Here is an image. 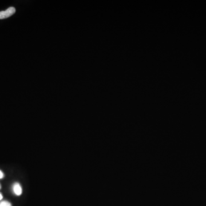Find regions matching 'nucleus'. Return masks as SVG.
Listing matches in <instances>:
<instances>
[{"label":"nucleus","mask_w":206,"mask_h":206,"mask_svg":"<svg viewBox=\"0 0 206 206\" xmlns=\"http://www.w3.org/2000/svg\"><path fill=\"white\" fill-rule=\"evenodd\" d=\"M16 12V9L14 7H10L6 11H0V19H5L8 18L14 14Z\"/></svg>","instance_id":"nucleus-1"},{"label":"nucleus","mask_w":206,"mask_h":206,"mask_svg":"<svg viewBox=\"0 0 206 206\" xmlns=\"http://www.w3.org/2000/svg\"><path fill=\"white\" fill-rule=\"evenodd\" d=\"M13 191L15 195H21L22 192L21 186L19 183H15L13 185Z\"/></svg>","instance_id":"nucleus-2"},{"label":"nucleus","mask_w":206,"mask_h":206,"mask_svg":"<svg viewBox=\"0 0 206 206\" xmlns=\"http://www.w3.org/2000/svg\"><path fill=\"white\" fill-rule=\"evenodd\" d=\"M0 206H11V205L8 201H2L0 203Z\"/></svg>","instance_id":"nucleus-3"},{"label":"nucleus","mask_w":206,"mask_h":206,"mask_svg":"<svg viewBox=\"0 0 206 206\" xmlns=\"http://www.w3.org/2000/svg\"><path fill=\"white\" fill-rule=\"evenodd\" d=\"M4 176V174L0 170V179H2Z\"/></svg>","instance_id":"nucleus-4"},{"label":"nucleus","mask_w":206,"mask_h":206,"mask_svg":"<svg viewBox=\"0 0 206 206\" xmlns=\"http://www.w3.org/2000/svg\"><path fill=\"white\" fill-rule=\"evenodd\" d=\"M2 197H3V196H2V195L0 193V200H2Z\"/></svg>","instance_id":"nucleus-5"},{"label":"nucleus","mask_w":206,"mask_h":206,"mask_svg":"<svg viewBox=\"0 0 206 206\" xmlns=\"http://www.w3.org/2000/svg\"><path fill=\"white\" fill-rule=\"evenodd\" d=\"M0 189H1V185H0Z\"/></svg>","instance_id":"nucleus-6"}]
</instances>
